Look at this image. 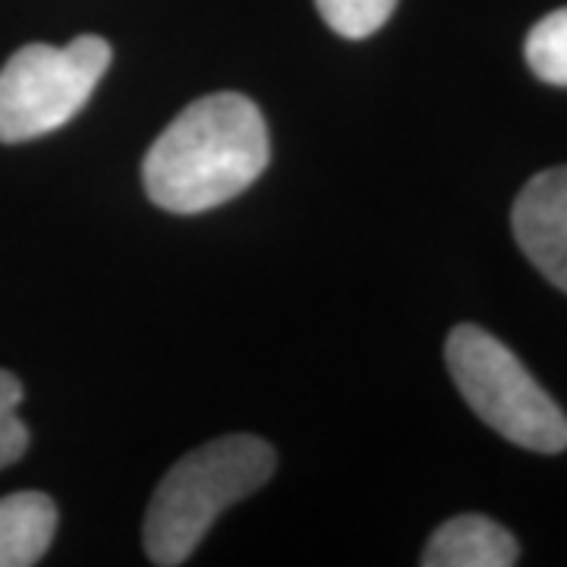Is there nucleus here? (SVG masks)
I'll return each mask as SVG.
<instances>
[{
	"mask_svg": "<svg viewBox=\"0 0 567 567\" xmlns=\"http://www.w3.org/2000/svg\"><path fill=\"white\" fill-rule=\"evenodd\" d=\"M271 155L256 102L237 92L205 95L171 121L142 162L148 199L174 215H199L237 199Z\"/></svg>",
	"mask_w": 567,
	"mask_h": 567,
	"instance_id": "obj_1",
	"label": "nucleus"
},
{
	"mask_svg": "<svg viewBox=\"0 0 567 567\" xmlns=\"http://www.w3.org/2000/svg\"><path fill=\"white\" fill-rule=\"evenodd\" d=\"M275 447L259 435H224L167 470L145 514V551L158 567L183 565L218 514L259 492L275 473Z\"/></svg>",
	"mask_w": 567,
	"mask_h": 567,
	"instance_id": "obj_2",
	"label": "nucleus"
},
{
	"mask_svg": "<svg viewBox=\"0 0 567 567\" xmlns=\"http://www.w3.org/2000/svg\"><path fill=\"white\" fill-rule=\"evenodd\" d=\"M445 360L457 391L488 429L536 454L565 451V410L495 334L480 324H457L447 334Z\"/></svg>",
	"mask_w": 567,
	"mask_h": 567,
	"instance_id": "obj_3",
	"label": "nucleus"
},
{
	"mask_svg": "<svg viewBox=\"0 0 567 567\" xmlns=\"http://www.w3.org/2000/svg\"><path fill=\"white\" fill-rule=\"evenodd\" d=\"M111 58L102 35L20 48L0 70V142H32L66 126L89 104Z\"/></svg>",
	"mask_w": 567,
	"mask_h": 567,
	"instance_id": "obj_4",
	"label": "nucleus"
},
{
	"mask_svg": "<svg viewBox=\"0 0 567 567\" xmlns=\"http://www.w3.org/2000/svg\"><path fill=\"white\" fill-rule=\"evenodd\" d=\"M511 227L529 262L567 293V164L536 174L520 189Z\"/></svg>",
	"mask_w": 567,
	"mask_h": 567,
	"instance_id": "obj_5",
	"label": "nucleus"
},
{
	"mask_svg": "<svg viewBox=\"0 0 567 567\" xmlns=\"http://www.w3.org/2000/svg\"><path fill=\"white\" fill-rule=\"evenodd\" d=\"M517 561V539L483 514H461L442 524L420 558L425 567H511Z\"/></svg>",
	"mask_w": 567,
	"mask_h": 567,
	"instance_id": "obj_6",
	"label": "nucleus"
},
{
	"mask_svg": "<svg viewBox=\"0 0 567 567\" xmlns=\"http://www.w3.org/2000/svg\"><path fill=\"white\" fill-rule=\"evenodd\" d=\"M58 533V505L44 492L0 498V567H32Z\"/></svg>",
	"mask_w": 567,
	"mask_h": 567,
	"instance_id": "obj_7",
	"label": "nucleus"
},
{
	"mask_svg": "<svg viewBox=\"0 0 567 567\" xmlns=\"http://www.w3.org/2000/svg\"><path fill=\"white\" fill-rule=\"evenodd\" d=\"M524 51L536 80L567 89V7L548 13L529 29Z\"/></svg>",
	"mask_w": 567,
	"mask_h": 567,
	"instance_id": "obj_8",
	"label": "nucleus"
},
{
	"mask_svg": "<svg viewBox=\"0 0 567 567\" xmlns=\"http://www.w3.org/2000/svg\"><path fill=\"white\" fill-rule=\"evenodd\" d=\"M316 7L331 32L357 41L379 32L391 20L398 0H316Z\"/></svg>",
	"mask_w": 567,
	"mask_h": 567,
	"instance_id": "obj_9",
	"label": "nucleus"
},
{
	"mask_svg": "<svg viewBox=\"0 0 567 567\" xmlns=\"http://www.w3.org/2000/svg\"><path fill=\"white\" fill-rule=\"evenodd\" d=\"M22 385L7 369H0V470L13 466L29 447V429L20 420Z\"/></svg>",
	"mask_w": 567,
	"mask_h": 567,
	"instance_id": "obj_10",
	"label": "nucleus"
}]
</instances>
